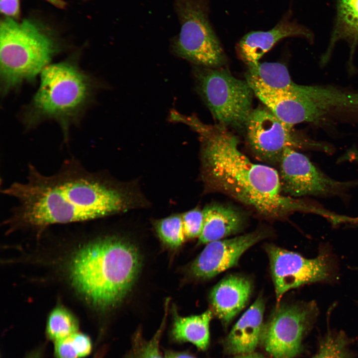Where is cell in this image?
Returning <instances> with one entry per match:
<instances>
[{"label": "cell", "mask_w": 358, "mask_h": 358, "mask_svg": "<svg viewBox=\"0 0 358 358\" xmlns=\"http://www.w3.org/2000/svg\"><path fill=\"white\" fill-rule=\"evenodd\" d=\"M2 191L17 202L7 223L39 230L115 215L147 203L134 187L89 171L74 159L49 176L30 164L25 182H13Z\"/></svg>", "instance_id": "obj_1"}, {"label": "cell", "mask_w": 358, "mask_h": 358, "mask_svg": "<svg viewBox=\"0 0 358 358\" xmlns=\"http://www.w3.org/2000/svg\"><path fill=\"white\" fill-rule=\"evenodd\" d=\"M179 121L195 131L200 142L201 177L208 190L228 195L270 219L295 212L325 217L327 209L283 195L278 172L253 162L239 149L237 137L219 124H206L195 115Z\"/></svg>", "instance_id": "obj_2"}, {"label": "cell", "mask_w": 358, "mask_h": 358, "mask_svg": "<svg viewBox=\"0 0 358 358\" xmlns=\"http://www.w3.org/2000/svg\"><path fill=\"white\" fill-rule=\"evenodd\" d=\"M140 267L138 252L131 244L106 236L78 249L69 262L68 273L76 291L92 307L103 311L122 301Z\"/></svg>", "instance_id": "obj_3"}, {"label": "cell", "mask_w": 358, "mask_h": 358, "mask_svg": "<svg viewBox=\"0 0 358 358\" xmlns=\"http://www.w3.org/2000/svg\"><path fill=\"white\" fill-rule=\"evenodd\" d=\"M52 31L36 20L8 17L0 25V73L3 93L34 81L59 51Z\"/></svg>", "instance_id": "obj_4"}, {"label": "cell", "mask_w": 358, "mask_h": 358, "mask_svg": "<svg viewBox=\"0 0 358 358\" xmlns=\"http://www.w3.org/2000/svg\"><path fill=\"white\" fill-rule=\"evenodd\" d=\"M40 76L39 86L29 105L25 124L32 128L45 120H55L67 140L70 125L92 97L93 82L71 61L49 64Z\"/></svg>", "instance_id": "obj_5"}, {"label": "cell", "mask_w": 358, "mask_h": 358, "mask_svg": "<svg viewBox=\"0 0 358 358\" xmlns=\"http://www.w3.org/2000/svg\"><path fill=\"white\" fill-rule=\"evenodd\" d=\"M193 73L197 90L218 124L244 130L253 110L254 92L247 81L218 68L199 66Z\"/></svg>", "instance_id": "obj_6"}, {"label": "cell", "mask_w": 358, "mask_h": 358, "mask_svg": "<svg viewBox=\"0 0 358 358\" xmlns=\"http://www.w3.org/2000/svg\"><path fill=\"white\" fill-rule=\"evenodd\" d=\"M180 30L172 43L176 55L200 67L218 68L226 61L208 19L203 0H175Z\"/></svg>", "instance_id": "obj_7"}, {"label": "cell", "mask_w": 358, "mask_h": 358, "mask_svg": "<svg viewBox=\"0 0 358 358\" xmlns=\"http://www.w3.org/2000/svg\"><path fill=\"white\" fill-rule=\"evenodd\" d=\"M244 131L254 154L268 163H278L284 150L288 147L331 151L326 144L295 131L293 127L279 120L265 106L253 110Z\"/></svg>", "instance_id": "obj_8"}, {"label": "cell", "mask_w": 358, "mask_h": 358, "mask_svg": "<svg viewBox=\"0 0 358 358\" xmlns=\"http://www.w3.org/2000/svg\"><path fill=\"white\" fill-rule=\"evenodd\" d=\"M318 314L314 301L278 304L264 324L261 342L273 358H293L300 353L306 331Z\"/></svg>", "instance_id": "obj_9"}, {"label": "cell", "mask_w": 358, "mask_h": 358, "mask_svg": "<svg viewBox=\"0 0 358 358\" xmlns=\"http://www.w3.org/2000/svg\"><path fill=\"white\" fill-rule=\"evenodd\" d=\"M277 305L288 290L311 283L329 280L334 274L330 255L322 253L313 259L275 245L266 247Z\"/></svg>", "instance_id": "obj_10"}, {"label": "cell", "mask_w": 358, "mask_h": 358, "mask_svg": "<svg viewBox=\"0 0 358 358\" xmlns=\"http://www.w3.org/2000/svg\"><path fill=\"white\" fill-rule=\"evenodd\" d=\"M282 192L290 197L339 195L356 181H340L330 178L304 154L285 148L278 162Z\"/></svg>", "instance_id": "obj_11"}, {"label": "cell", "mask_w": 358, "mask_h": 358, "mask_svg": "<svg viewBox=\"0 0 358 358\" xmlns=\"http://www.w3.org/2000/svg\"><path fill=\"white\" fill-rule=\"evenodd\" d=\"M300 99L302 123L322 124L332 119H358V92L332 86L303 85Z\"/></svg>", "instance_id": "obj_12"}, {"label": "cell", "mask_w": 358, "mask_h": 358, "mask_svg": "<svg viewBox=\"0 0 358 358\" xmlns=\"http://www.w3.org/2000/svg\"><path fill=\"white\" fill-rule=\"evenodd\" d=\"M257 230L230 239L209 242L192 264V274L198 278L208 279L238 265L242 255L267 236Z\"/></svg>", "instance_id": "obj_13"}, {"label": "cell", "mask_w": 358, "mask_h": 358, "mask_svg": "<svg viewBox=\"0 0 358 358\" xmlns=\"http://www.w3.org/2000/svg\"><path fill=\"white\" fill-rule=\"evenodd\" d=\"M289 37H301L312 41V32L303 26L287 20L279 22L266 31H252L244 35L238 43V49L248 66L259 62L265 53L280 40Z\"/></svg>", "instance_id": "obj_14"}, {"label": "cell", "mask_w": 358, "mask_h": 358, "mask_svg": "<svg viewBox=\"0 0 358 358\" xmlns=\"http://www.w3.org/2000/svg\"><path fill=\"white\" fill-rule=\"evenodd\" d=\"M248 278L230 275L221 279L210 293L212 312L225 324H229L245 307L252 292Z\"/></svg>", "instance_id": "obj_15"}, {"label": "cell", "mask_w": 358, "mask_h": 358, "mask_svg": "<svg viewBox=\"0 0 358 358\" xmlns=\"http://www.w3.org/2000/svg\"><path fill=\"white\" fill-rule=\"evenodd\" d=\"M265 306L259 296L236 322L225 342L228 352L236 355L254 352L261 342Z\"/></svg>", "instance_id": "obj_16"}, {"label": "cell", "mask_w": 358, "mask_h": 358, "mask_svg": "<svg viewBox=\"0 0 358 358\" xmlns=\"http://www.w3.org/2000/svg\"><path fill=\"white\" fill-rule=\"evenodd\" d=\"M203 210V226L198 243L207 244L236 234L244 227L246 218L238 209L227 205L211 203Z\"/></svg>", "instance_id": "obj_17"}, {"label": "cell", "mask_w": 358, "mask_h": 358, "mask_svg": "<svg viewBox=\"0 0 358 358\" xmlns=\"http://www.w3.org/2000/svg\"><path fill=\"white\" fill-rule=\"evenodd\" d=\"M330 40L321 59L323 64L328 60L337 41L345 40L352 48L358 44V0H338L336 23Z\"/></svg>", "instance_id": "obj_18"}, {"label": "cell", "mask_w": 358, "mask_h": 358, "mask_svg": "<svg viewBox=\"0 0 358 358\" xmlns=\"http://www.w3.org/2000/svg\"><path fill=\"white\" fill-rule=\"evenodd\" d=\"M212 313V310H207L200 315L181 317L175 311L173 336L176 340L190 342L200 350H205L209 341Z\"/></svg>", "instance_id": "obj_19"}, {"label": "cell", "mask_w": 358, "mask_h": 358, "mask_svg": "<svg viewBox=\"0 0 358 358\" xmlns=\"http://www.w3.org/2000/svg\"><path fill=\"white\" fill-rule=\"evenodd\" d=\"M79 326L77 319L70 311L58 306L48 317L46 334L48 339L54 343L78 332Z\"/></svg>", "instance_id": "obj_20"}, {"label": "cell", "mask_w": 358, "mask_h": 358, "mask_svg": "<svg viewBox=\"0 0 358 358\" xmlns=\"http://www.w3.org/2000/svg\"><path fill=\"white\" fill-rule=\"evenodd\" d=\"M154 224L160 239L171 248L179 247L185 239L181 214H175L156 220Z\"/></svg>", "instance_id": "obj_21"}, {"label": "cell", "mask_w": 358, "mask_h": 358, "mask_svg": "<svg viewBox=\"0 0 358 358\" xmlns=\"http://www.w3.org/2000/svg\"><path fill=\"white\" fill-rule=\"evenodd\" d=\"M349 342L343 332L330 331L322 339L313 358H351Z\"/></svg>", "instance_id": "obj_22"}, {"label": "cell", "mask_w": 358, "mask_h": 358, "mask_svg": "<svg viewBox=\"0 0 358 358\" xmlns=\"http://www.w3.org/2000/svg\"><path fill=\"white\" fill-rule=\"evenodd\" d=\"M164 322L154 336L149 340L143 338L138 331L133 339L131 351L128 358H163L159 350V343Z\"/></svg>", "instance_id": "obj_23"}, {"label": "cell", "mask_w": 358, "mask_h": 358, "mask_svg": "<svg viewBox=\"0 0 358 358\" xmlns=\"http://www.w3.org/2000/svg\"><path fill=\"white\" fill-rule=\"evenodd\" d=\"M181 216L185 239L199 238L203 226V210L195 208L183 213Z\"/></svg>", "instance_id": "obj_24"}, {"label": "cell", "mask_w": 358, "mask_h": 358, "mask_svg": "<svg viewBox=\"0 0 358 358\" xmlns=\"http://www.w3.org/2000/svg\"><path fill=\"white\" fill-rule=\"evenodd\" d=\"M54 354L55 358H80L71 336L54 342Z\"/></svg>", "instance_id": "obj_25"}, {"label": "cell", "mask_w": 358, "mask_h": 358, "mask_svg": "<svg viewBox=\"0 0 358 358\" xmlns=\"http://www.w3.org/2000/svg\"><path fill=\"white\" fill-rule=\"evenodd\" d=\"M57 6H63L64 2L61 0H46ZM1 13L5 17L16 19L20 13V0H0Z\"/></svg>", "instance_id": "obj_26"}, {"label": "cell", "mask_w": 358, "mask_h": 358, "mask_svg": "<svg viewBox=\"0 0 358 358\" xmlns=\"http://www.w3.org/2000/svg\"><path fill=\"white\" fill-rule=\"evenodd\" d=\"M71 338L80 358H86L90 354L92 343L87 335L78 332L72 335Z\"/></svg>", "instance_id": "obj_27"}, {"label": "cell", "mask_w": 358, "mask_h": 358, "mask_svg": "<svg viewBox=\"0 0 358 358\" xmlns=\"http://www.w3.org/2000/svg\"><path fill=\"white\" fill-rule=\"evenodd\" d=\"M44 346H39L29 352L24 358H43Z\"/></svg>", "instance_id": "obj_28"}, {"label": "cell", "mask_w": 358, "mask_h": 358, "mask_svg": "<svg viewBox=\"0 0 358 358\" xmlns=\"http://www.w3.org/2000/svg\"><path fill=\"white\" fill-rule=\"evenodd\" d=\"M165 358H196L191 355L180 353L168 352Z\"/></svg>", "instance_id": "obj_29"}, {"label": "cell", "mask_w": 358, "mask_h": 358, "mask_svg": "<svg viewBox=\"0 0 358 358\" xmlns=\"http://www.w3.org/2000/svg\"><path fill=\"white\" fill-rule=\"evenodd\" d=\"M234 358H265L259 353H251L247 354L237 355Z\"/></svg>", "instance_id": "obj_30"}, {"label": "cell", "mask_w": 358, "mask_h": 358, "mask_svg": "<svg viewBox=\"0 0 358 358\" xmlns=\"http://www.w3.org/2000/svg\"><path fill=\"white\" fill-rule=\"evenodd\" d=\"M352 162L358 164V150H356L353 155Z\"/></svg>", "instance_id": "obj_31"}, {"label": "cell", "mask_w": 358, "mask_h": 358, "mask_svg": "<svg viewBox=\"0 0 358 358\" xmlns=\"http://www.w3.org/2000/svg\"></svg>", "instance_id": "obj_32"}]
</instances>
